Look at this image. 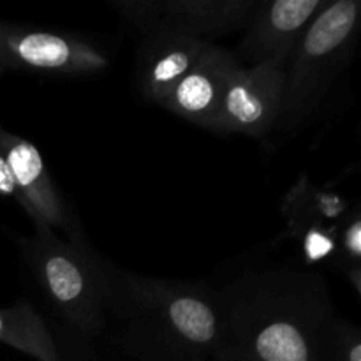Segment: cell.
Wrapping results in <instances>:
<instances>
[{"label":"cell","mask_w":361,"mask_h":361,"mask_svg":"<svg viewBox=\"0 0 361 361\" xmlns=\"http://www.w3.org/2000/svg\"><path fill=\"white\" fill-rule=\"evenodd\" d=\"M4 73V69H2V67H0V74H2Z\"/></svg>","instance_id":"obj_19"},{"label":"cell","mask_w":361,"mask_h":361,"mask_svg":"<svg viewBox=\"0 0 361 361\" xmlns=\"http://www.w3.org/2000/svg\"><path fill=\"white\" fill-rule=\"evenodd\" d=\"M0 342L35 361H60L55 334L28 300L0 309Z\"/></svg>","instance_id":"obj_12"},{"label":"cell","mask_w":361,"mask_h":361,"mask_svg":"<svg viewBox=\"0 0 361 361\" xmlns=\"http://www.w3.org/2000/svg\"><path fill=\"white\" fill-rule=\"evenodd\" d=\"M286 66L288 60L240 67L228 81L212 130L250 137L267 136L281 116Z\"/></svg>","instance_id":"obj_7"},{"label":"cell","mask_w":361,"mask_h":361,"mask_svg":"<svg viewBox=\"0 0 361 361\" xmlns=\"http://www.w3.org/2000/svg\"><path fill=\"white\" fill-rule=\"evenodd\" d=\"M360 28V0H328L289 55L277 127L291 133L319 109L355 53Z\"/></svg>","instance_id":"obj_4"},{"label":"cell","mask_w":361,"mask_h":361,"mask_svg":"<svg viewBox=\"0 0 361 361\" xmlns=\"http://www.w3.org/2000/svg\"><path fill=\"white\" fill-rule=\"evenodd\" d=\"M0 196L13 197V200H16L18 203H21L20 192H18L16 183H14L13 175H11L9 166H7L2 152H0Z\"/></svg>","instance_id":"obj_17"},{"label":"cell","mask_w":361,"mask_h":361,"mask_svg":"<svg viewBox=\"0 0 361 361\" xmlns=\"http://www.w3.org/2000/svg\"><path fill=\"white\" fill-rule=\"evenodd\" d=\"M328 0H259L235 56L243 67L288 60Z\"/></svg>","instance_id":"obj_8"},{"label":"cell","mask_w":361,"mask_h":361,"mask_svg":"<svg viewBox=\"0 0 361 361\" xmlns=\"http://www.w3.org/2000/svg\"><path fill=\"white\" fill-rule=\"evenodd\" d=\"M222 337L214 361H317L338 314L319 271L275 267L219 291Z\"/></svg>","instance_id":"obj_1"},{"label":"cell","mask_w":361,"mask_h":361,"mask_svg":"<svg viewBox=\"0 0 361 361\" xmlns=\"http://www.w3.org/2000/svg\"><path fill=\"white\" fill-rule=\"evenodd\" d=\"M259 0H116L111 2L141 35L176 30L212 41L243 30Z\"/></svg>","instance_id":"obj_6"},{"label":"cell","mask_w":361,"mask_h":361,"mask_svg":"<svg viewBox=\"0 0 361 361\" xmlns=\"http://www.w3.org/2000/svg\"><path fill=\"white\" fill-rule=\"evenodd\" d=\"M111 60L90 39L59 28L0 21V67L48 76L104 73Z\"/></svg>","instance_id":"obj_5"},{"label":"cell","mask_w":361,"mask_h":361,"mask_svg":"<svg viewBox=\"0 0 361 361\" xmlns=\"http://www.w3.org/2000/svg\"><path fill=\"white\" fill-rule=\"evenodd\" d=\"M60 361H90V358L81 349H78V345L73 344L67 348L66 355L60 353Z\"/></svg>","instance_id":"obj_18"},{"label":"cell","mask_w":361,"mask_h":361,"mask_svg":"<svg viewBox=\"0 0 361 361\" xmlns=\"http://www.w3.org/2000/svg\"><path fill=\"white\" fill-rule=\"evenodd\" d=\"M214 41L176 30H154L141 39L136 56L137 88L145 101L161 104Z\"/></svg>","instance_id":"obj_10"},{"label":"cell","mask_w":361,"mask_h":361,"mask_svg":"<svg viewBox=\"0 0 361 361\" xmlns=\"http://www.w3.org/2000/svg\"><path fill=\"white\" fill-rule=\"evenodd\" d=\"M338 247V268L348 271L351 268L360 267L361 259V219L360 210L355 208L348 214V217L338 226L337 233Z\"/></svg>","instance_id":"obj_16"},{"label":"cell","mask_w":361,"mask_h":361,"mask_svg":"<svg viewBox=\"0 0 361 361\" xmlns=\"http://www.w3.org/2000/svg\"><path fill=\"white\" fill-rule=\"evenodd\" d=\"M104 334L133 361H214L222 337L219 291L111 264Z\"/></svg>","instance_id":"obj_2"},{"label":"cell","mask_w":361,"mask_h":361,"mask_svg":"<svg viewBox=\"0 0 361 361\" xmlns=\"http://www.w3.org/2000/svg\"><path fill=\"white\" fill-rule=\"evenodd\" d=\"M317 361H361V330L355 323L334 321Z\"/></svg>","instance_id":"obj_15"},{"label":"cell","mask_w":361,"mask_h":361,"mask_svg":"<svg viewBox=\"0 0 361 361\" xmlns=\"http://www.w3.org/2000/svg\"><path fill=\"white\" fill-rule=\"evenodd\" d=\"M288 219L289 235H291V238H295L298 242L303 259H305V263L309 267H317V264L328 263L338 268V228L321 224V222L310 221V219Z\"/></svg>","instance_id":"obj_14"},{"label":"cell","mask_w":361,"mask_h":361,"mask_svg":"<svg viewBox=\"0 0 361 361\" xmlns=\"http://www.w3.org/2000/svg\"><path fill=\"white\" fill-rule=\"evenodd\" d=\"M282 214L286 217L310 219L321 224L338 228L348 217L349 207L342 196L316 189L307 180V176H302V180L296 182V185L286 196Z\"/></svg>","instance_id":"obj_13"},{"label":"cell","mask_w":361,"mask_h":361,"mask_svg":"<svg viewBox=\"0 0 361 361\" xmlns=\"http://www.w3.org/2000/svg\"><path fill=\"white\" fill-rule=\"evenodd\" d=\"M240 67L242 63L235 53L214 42L162 102V108L180 118L212 130L228 81Z\"/></svg>","instance_id":"obj_11"},{"label":"cell","mask_w":361,"mask_h":361,"mask_svg":"<svg viewBox=\"0 0 361 361\" xmlns=\"http://www.w3.org/2000/svg\"><path fill=\"white\" fill-rule=\"evenodd\" d=\"M0 152L6 159L21 197V208L32 222L60 229L67 238L83 235L73 212L53 183L41 152L32 141L9 133L0 126Z\"/></svg>","instance_id":"obj_9"},{"label":"cell","mask_w":361,"mask_h":361,"mask_svg":"<svg viewBox=\"0 0 361 361\" xmlns=\"http://www.w3.org/2000/svg\"><path fill=\"white\" fill-rule=\"evenodd\" d=\"M16 245L42 300L62 326L81 341L106 331L109 298V267L83 235L62 238L42 222H32Z\"/></svg>","instance_id":"obj_3"}]
</instances>
